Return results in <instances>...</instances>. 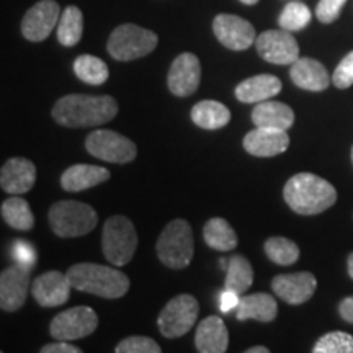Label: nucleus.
<instances>
[{
  "label": "nucleus",
  "instance_id": "nucleus-1",
  "mask_svg": "<svg viewBox=\"0 0 353 353\" xmlns=\"http://www.w3.org/2000/svg\"><path fill=\"white\" fill-rule=\"evenodd\" d=\"M52 118L65 128L105 125L118 114V103L110 95H65L52 107Z\"/></svg>",
  "mask_w": 353,
  "mask_h": 353
},
{
  "label": "nucleus",
  "instance_id": "nucleus-2",
  "mask_svg": "<svg viewBox=\"0 0 353 353\" xmlns=\"http://www.w3.org/2000/svg\"><path fill=\"white\" fill-rule=\"evenodd\" d=\"M283 198L294 213L312 216L332 208L337 201V190L322 176L303 172L286 182Z\"/></svg>",
  "mask_w": 353,
  "mask_h": 353
},
{
  "label": "nucleus",
  "instance_id": "nucleus-3",
  "mask_svg": "<svg viewBox=\"0 0 353 353\" xmlns=\"http://www.w3.org/2000/svg\"><path fill=\"white\" fill-rule=\"evenodd\" d=\"M113 267L99 263H76L68 270V276L72 288L100 298L117 299L128 293L130 278Z\"/></svg>",
  "mask_w": 353,
  "mask_h": 353
},
{
  "label": "nucleus",
  "instance_id": "nucleus-4",
  "mask_svg": "<svg viewBox=\"0 0 353 353\" xmlns=\"http://www.w3.org/2000/svg\"><path fill=\"white\" fill-rule=\"evenodd\" d=\"M157 257L165 267L174 270H183L193 260L195 244H193V232L190 224L185 219H174L164 228L159 236Z\"/></svg>",
  "mask_w": 353,
  "mask_h": 353
},
{
  "label": "nucleus",
  "instance_id": "nucleus-5",
  "mask_svg": "<svg viewBox=\"0 0 353 353\" xmlns=\"http://www.w3.org/2000/svg\"><path fill=\"white\" fill-rule=\"evenodd\" d=\"M48 221L56 236L81 237L94 231L99 223V216H97V211L85 203L64 200L51 206Z\"/></svg>",
  "mask_w": 353,
  "mask_h": 353
},
{
  "label": "nucleus",
  "instance_id": "nucleus-6",
  "mask_svg": "<svg viewBox=\"0 0 353 353\" xmlns=\"http://www.w3.org/2000/svg\"><path fill=\"white\" fill-rule=\"evenodd\" d=\"M138 249V234L130 218L114 214L105 221L101 234V250L105 259L114 267L130 263Z\"/></svg>",
  "mask_w": 353,
  "mask_h": 353
},
{
  "label": "nucleus",
  "instance_id": "nucleus-7",
  "mask_svg": "<svg viewBox=\"0 0 353 353\" xmlns=\"http://www.w3.org/2000/svg\"><path fill=\"white\" fill-rule=\"evenodd\" d=\"M157 34L143 26L125 23L117 26L110 34L107 50L117 61H134L144 57L157 48Z\"/></svg>",
  "mask_w": 353,
  "mask_h": 353
},
{
  "label": "nucleus",
  "instance_id": "nucleus-8",
  "mask_svg": "<svg viewBox=\"0 0 353 353\" xmlns=\"http://www.w3.org/2000/svg\"><path fill=\"white\" fill-rule=\"evenodd\" d=\"M85 149L90 156L112 164H128L138 156V148L130 138L112 130H95L87 136Z\"/></svg>",
  "mask_w": 353,
  "mask_h": 353
},
{
  "label": "nucleus",
  "instance_id": "nucleus-9",
  "mask_svg": "<svg viewBox=\"0 0 353 353\" xmlns=\"http://www.w3.org/2000/svg\"><path fill=\"white\" fill-rule=\"evenodd\" d=\"M198 312L200 304L192 294H179L172 298L159 314V330L167 339L183 337L195 325Z\"/></svg>",
  "mask_w": 353,
  "mask_h": 353
},
{
  "label": "nucleus",
  "instance_id": "nucleus-10",
  "mask_svg": "<svg viewBox=\"0 0 353 353\" xmlns=\"http://www.w3.org/2000/svg\"><path fill=\"white\" fill-rule=\"evenodd\" d=\"M99 327V316L92 307L76 306L59 312L50 325V332L56 341L72 342L88 337Z\"/></svg>",
  "mask_w": 353,
  "mask_h": 353
},
{
  "label": "nucleus",
  "instance_id": "nucleus-11",
  "mask_svg": "<svg viewBox=\"0 0 353 353\" xmlns=\"http://www.w3.org/2000/svg\"><path fill=\"white\" fill-rule=\"evenodd\" d=\"M255 48L263 61L278 65L293 64L299 59V46L291 32L267 30L255 39Z\"/></svg>",
  "mask_w": 353,
  "mask_h": 353
},
{
  "label": "nucleus",
  "instance_id": "nucleus-12",
  "mask_svg": "<svg viewBox=\"0 0 353 353\" xmlns=\"http://www.w3.org/2000/svg\"><path fill=\"white\" fill-rule=\"evenodd\" d=\"M213 32L218 41L231 51H245L257 39L250 21L231 13H219L213 20Z\"/></svg>",
  "mask_w": 353,
  "mask_h": 353
},
{
  "label": "nucleus",
  "instance_id": "nucleus-13",
  "mask_svg": "<svg viewBox=\"0 0 353 353\" xmlns=\"http://www.w3.org/2000/svg\"><path fill=\"white\" fill-rule=\"evenodd\" d=\"M59 19L61 8L56 0H39L25 13L21 20V34L28 41H44L59 23Z\"/></svg>",
  "mask_w": 353,
  "mask_h": 353
},
{
  "label": "nucleus",
  "instance_id": "nucleus-14",
  "mask_svg": "<svg viewBox=\"0 0 353 353\" xmlns=\"http://www.w3.org/2000/svg\"><path fill=\"white\" fill-rule=\"evenodd\" d=\"M201 64L193 52H182L176 56L169 69L167 85L175 97H190L200 87Z\"/></svg>",
  "mask_w": 353,
  "mask_h": 353
},
{
  "label": "nucleus",
  "instance_id": "nucleus-15",
  "mask_svg": "<svg viewBox=\"0 0 353 353\" xmlns=\"http://www.w3.org/2000/svg\"><path fill=\"white\" fill-rule=\"evenodd\" d=\"M30 285H32V276L28 268L20 265L6 268L0 275V307L7 312L23 307Z\"/></svg>",
  "mask_w": 353,
  "mask_h": 353
},
{
  "label": "nucleus",
  "instance_id": "nucleus-16",
  "mask_svg": "<svg viewBox=\"0 0 353 353\" xmlns=\"http://www.w3.org/2000/svg\"><path fill=\"white\" fill-rule=\"evenodd\" d=\"M316 276L309 272L278 275L272 281L273 293L278 294L285 303L293 304V306L307 303L316 293Z\"/></svg>",
  "mask_w": 353,
  "mask_h": 353
},
{
  "label": "nucleus",
  "instance_id": "nucleus-17",
  "mask_svg": "<svg viewBox=\"0 0 353 353\" xmlns=\"http://www.w3.org/2000/svg\"><path fill=\"white\" fill-rule=\"evenodd\" d=\"M70 280L68 273L48 272L34 278L32 285L33 298L43 307H57L69 301Z\"/></svg>",
  "mask_w": 353,
  "mask_h": 353
},
{
  "label": "nucleus",
  "instance_id": "nucleus-18",
  "mask_svg": "<svg viewBox=\"0 0 353 353\" xmlns=\"http://www.w3.org/2000/svg\"><path fill=\"white\" fill-rule=\"evenodd\" d=\"M244 149L255 157H275L283 154L290 145V136L285 130L257 128L247 132L244 138Z\"/></svg>",
  "mask_w": 353,
  "mask_h": 353
},
{
  "label": "nucleus",
  "instance_id": "nucleus-19",
  "mask_svg": "<svg viewBox=\"0 0 353 353\" xmlns=\"http://www.w3.org/2000/svg\"><path fill=\"white\" fill-rule=\"evenodd\" d=\"M37 182V167L25 157L8 159L0 170V187L10 195L30 192Z\"/></svg>",
  "mask_w": 353,
  "mask_h": 353
},
{
  "label": "nucleus",
  "instance_id": "nucleus-20",
  "mask_svg": "<svg viewBox=\"0 0 353 353\" xmlns=\"http://www.w3.org/2000/svg\"><path fill=\"white\" fill-rule=\"evenodd\" d=\"M290 76L294 85L309 92L325 90L332 82L324 64L312 59V57H299L298 61H294L291 64Z\"/></svg>",
  "mask_w": 353,
  "mask_h": 353
},
{
  "label": "nucleus",
  "instance_id": "nucleus-21",
  "mask_svg": "<svg viewBox=\"0 0 353 353\" xmlns=\"http://www.w3.org/2000/svg\"><path fill=\"white\" fill-rule=\"evenodd\" d=\"M195 345L200 353H224L229 347V332L224 321L210 316L198 324Z\"/></svg>",
  "mask_w": 353,
  "mask_h": 353
},
{
  "label": "nucleus",
  "instance_id": "nucleus-22",
  "mask_svg": "<svg viewBox=\"0 0 353 353\" xmlns=\"http://www.w3.org/2000/svg\"><path fill=\"white\" fill-rule=\"evenodd\" d=\"M281 81L272 74H259L242 81L236 87L234 94L242 103H260L278 95L281 92Z\"/></svg>",
  "mask_w": 353,
  "mask_h": 353
},
{
  "label": "nucleus",
  "instance_id": "nucleus-23",
  "mask_svg": "<svg viewBox=\"0 0 353 353\" xmlns=\"http://www.w3.org/2000/svg\"><path fill=\"white\" fill-rule=\"evenodd\" d=\"M252 121L257 128H272V130L288 131L294 125V112L286 103L265 100L255 105Z\"/></svg>",
  "mask_w": 353,
  "mask_h": 353
},
{
  "label": "nucleus",
  "instance_id": "nucleus-24",
  "mask_svg": "<svg viewBox=\"0 0 353 353\" xmlns=\"http://www.w3.org/2000/svg\"><path fill=\"white\" fill-rule=\"evenodd\" d=\"M110 179V170L100 165L77 164L69 167L61 176V185L68 192H82L97 185L107 182Z\"/></svg>",
  "mask_w": 353,
  "mask_h": 353
},
{
  "label": "nucleus",
  "instance_id": "nucleus-25",
  "mask_svg": "<svg viewBox=\"0 0 353 353\" xmlns=\"http://www.w3.org/2000/svg\"><path fill=\"white\" fill-rule=\"evenodd\" d=\"M278 304L272 294L254 293L242 296L239 306L236 309V317L239 321H259L272 322L276 319Z\"/></svg>",
  "mask_w": 353,
  "mask_h": 353
},
{
  "label": "nucleus",
  "instance_id": "nucleus-26",
  "mask_svg": "<svg viewBox=\"0 0 353 353\" xmlns=\"http://www.w3.org/2000/svg\"><path fill=\"white\" fill-rule=\"evenodd\" d=\"M192 120L203 130H219L229 125L231 112L221 101L203 100L192 108Z\"/></svg>",
  "mask_w": 353,
  "mask_h": 353
},
{
  "label": "nucleus",
  "instance_id": "nucleus-27",
  "mask_svg": "<svg viewBox=\"0 0 353 353\" xmlns=\"http://www.w3.org/2000/svg\"><path fill=\"white\" fill-rule=\"evenodd\" d=\"M203 237L208 247L219 252H229L237 247V234L223 218H211L203 228Z\"/></svg>",
  "mask_w": 353,
  "mask_h": 353
},
{
  "label": "nucleus",
  "instance_id": "nucleus-28",
  "mask_svg": "<svg viewBox=\"0 0 353 353\" xmlns=\"http://www.w3.org/2000/svg\"><path fill=\"white\" fill-rule=\"evenodd\" d=\"M83 33V15L76 6L65 7L57 23V41L63 46H76Z\"/></svg>",
  "mask_w": 353,
  "mask_h": 353
},
{
  "label": "nucleus",
  "instance_id": "nucleus-29",
  "mask_svg": "<svg viewBox=\"0 0 353 353\" xmlns=\"http://www.w3.org/2000/svg\"><path fill=\"white\" fill-rule=\"evenodd\" d=\"M254 283V268L244 255H234L229 259V265L226 268V281L224 286L226 290L236 291V293L244 294Z\"/></svg>",
  "mask_w": 353,
  "mask_h": 353
},
{
  "label": "nucleus",
  "instance_id": "nucleus-30",
  "mask_svg": "<svg viewBox=\"0 0 353 353\" xmlns=\"http://www.w3.org/2000/svg\"><path fill=\"white\" fill-rule=\"evenodd\" d=\"M2 218L8 226L17 231H30L34 226V216L28 201L23 198L12 196L2 203Z\"/></svg>",
  "mask_w": 353,
  "mask_h": 353
},
{
  "label": "nucleus",
  "instance_id": "nucleus-31",
  "mask_svg": "<svg viewBox=\"0 0 353 353\" xmlns=\"http://www.w3.org/2000/svg\"><path fill=\"white\" fill-rule=\"evenodd\" d=\"M74 72L88 85H101L108 81V65L92 54H82L74 61Z\"/></svg>",
  "mask_w": 353,
  "mask_h": 353
},
{
  "label": "nucleus",
  "instance_id": "nucleus-32",
  "mask_svg": "<svg viewBox=\"0 0 353 353\" xmlns=\"http://www.w3.org/2000/svg\"><path fill=\"white\" fill-rule=\"evenodd\" d=\"M265 254L276 265H293L299 260V247L286 237H270L265 241Z\"/></svg>",
  "mask_w": 353,
  "mask_h": 353
},
{
  "label": "nucleus",
  "instance_id": "nucleus-33",
  "mask_svg": "<svg viewBox=\"0 0 353 353\" xmlns=\"http://www.w3.org/2000/svg\"><path fill=\"white\" fill-rule=\"evenodd\" d=\"M311 23V10L301 2L286 3L283 12L280 13L278 25L286 32H301Z\"/></svg>",
  "mask_w": 353,
  "mask_h": 353
},
{
  "label": "nucleus",
  "instance_id": "nucleus-34",
  "mask_svg": "<svg viewBox=\"0 0 353 353\" xmlns=\"http://www.w3.org/2000/svg\"><path fill=\"white\" fill-rule=\"evenodd\" d=\"M314 353H353V337L347 332H329L316 342Z\"/></svg>",
  "mask_w": 353,
  "mask_h": 353
},
{
  "label": "nucleus",
  "instance_id": "nucleus-35",
  "mask_svg": "<svg viewBox=\"0 0 353 353\" xmlns=\"http://www.w3.org/2000/svg\"><path fill=\"white\" fill-rule=\"evenodd\" d=\"M117 353H161L162 348L151 337L144 335H132L118 343L114 348Z\"/></svg>",
  "mask_w": 353,
  "mask_h": 353
},
{
  "label": "nucleus",
  "instance_id": "nucleus-36",
  "mask_svg": "<svg viewBox=\"0 0 353 353\" xmlns=\"http://www.w3.org/2000/svg\"><path fill=\"white\" fill-rule=\"evenodd\" d=\"M10 252L12 259L15 260L17 265H20V267L32 270L34 263H37V250H34V247L30 244V242L15 241L13 242Z\"/></svg>",
  "mask_w": 353,
  "mask_h": 353
},
{
  "label": "nucleus",
  "instance_id": "nucleus-37",
  "mask_svg": "<svg viewBox=\"0 0 353 353\" xmlns=\"http://www.w3.org/2000/svg\"><path fill=\"white\" fill-rule=\"evenodd\" d=\"M345 3L347 0H321L316 8L317 20L325 25L334 23V21L341 17V12Z\"/></svg>",
  "mask_w": 353,
  "mask_h": 353
},
{
  "label": "nucleus",
  "instance_id": "nucleus-38",
  "mask_svg": "<svg viewBox=\"0 0 353 353\" xmlns=\"http://www.w3.org/2000/svg\"><path fill=\"white\" fill-rule=\"evenodd\" d=\"M332 82L337 88H348L353 85V51L341 61L332 74Z\"/></svg>",
  "mask_w": 353,
  "mask_h": 353
},
{
  "label": "nucleus",
  "instance_id": "nucleus-39",
  "mask_svg": "<svg viewBox=\"0 0 353 353\" xmlns=\"http://www.w3.org/2000/svg\"><path fill=\"white\" fill-rule=\"evenodd\" d=\"M239 301H241L239 293H236V291H231V290H224L219 296L221 312L229 314V312L236 311L237 306H239Z\"/></svg>",
  "mask_w": 353,
  "mask_h": 353
},
{
  "label": "nucleus",
  "instance_id": "nucleus-40",
  "mask_svg": "<svg viewBox=\"0 0 353 353\" xmlns=\"http://www.w3.org/2000/svg\"><path fill=\"white\" fill-rule=\"evenodd\" d=\"M41 353H82V350L65 341H57L56 343H48V345H44L41 348Z\"/></svg>",
  "mask_w": 353,
  "mask_h": 353
},
{
  "label": "nucleus",
  "instance_id": "nucleus-41",
  "mask_svg": "<svg viewBox=\"0 0 353 353\" xmlns=\"http://www.w3.org/2000/svg\"><path fill=\"white\" fill-rule=\"evenodd\" d=\"M339 314H341L343 321L353 324V296H348L343 299L341 306H339Z\"/></svg>",
  "mask_w": 353,
  "mask_h": 353
},
{
  "label": "nucleus",
  "instance_id": "nucleus-42",
  "mask_svg": "<svg viewBox=\"0 0 353 353\" xmlns=\"http://www.w3.org/2000/svg\"><path fill=\"white\" fill-rule=\"evenodd\" d=\"M267 347H262V345H257V347H252V348H247L245 353H268Z\"/></svg>",
  "mask_w": 353,
  "mask_h": 353
},
{
  "label": "nucleus",
  "instance_id": "nucleus-43",
  "mask_svg": "<svg viewBox=\"0 0 353 353\" xmlns=\"http://www.w3.org/2000/svg\"><path fill=\"white\" fill-rule=\"evenodd\" d=\"M347 270H348V276L353 280V252L348 255V260H347Z\"/></svg>",
  "mask_w": 353,
  "mask_h": 353
},
{
  "label": "nucleus",
  "instance_id": "nucleus-44",
  "mask_svg": "<svg viewBox=\"0 0 353 353\" xmlns=\"http://www.w3.org/2000/svg\"><path fill=\"white\" fill-rule=\"evenodd\" d=\"M242 3H245V6H255V3H259L260 0H241Z\"/></svg>",
  "mask_w": 353,
  "mask_h": 353
},
{
  "label": "nucleus",
  "instance_id": "nucleus-45",
  "mask_svg": "<svg viewBox=\"0 0 353 353\" xmlns=\"http://www.w3.org/2000/svg\"><path fill=\"white\" fill-rule=\"evenodd\" d=\"M352 164H353V148H352Z\"/></svg>",
  "mask_w": 353,
  "mask_h": 353
}]
</instances>
